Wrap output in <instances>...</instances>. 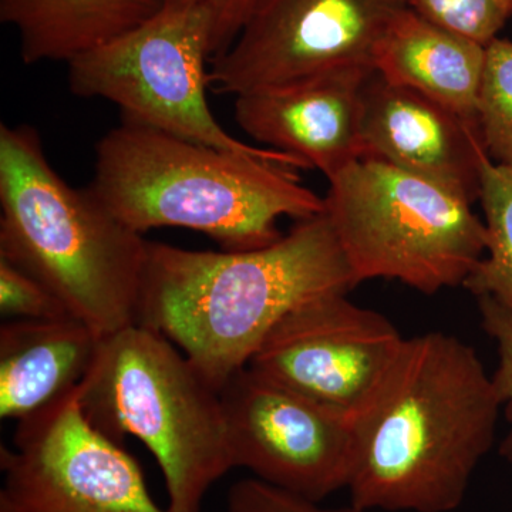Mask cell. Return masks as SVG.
<instances>
[{"instance_id":"obj_14","label":"cell","mask_w":512,"mask_h":512,"mask_svg":"<svg viewBox=\"0 0 512 512\" xmlns=\"http://www.w3.org/2000/svg\"><path fill=\"white\" fill-rule=\"evenodd\" d=\"M101 338L82 320L15 319L0 328V416L25 420L82 386Z\"/></svg>"},{"instance_id":"obj_16","label":"cell","mask_w":512,"mask_h":512,"mask_svg":"<svg viewBox=\"0 0 512 512\" xmlns=\"http://www.w3.org/2000/svg\"><path fill=\"white\" fill-rule=\"evenodd\" d=\"M165 0H0V22L18 32L26 64L66 62L156 18Z\"/></svg>"},{"instance_id":"obj_5","label":"cell","mask_w":512,"mask_h":512,"mask_svg":"<svg viewBox=\"0 0 512 512\" xmlns=\"http://www.w3.org/2000/svg\"><path fill=\"white\" fill-rule=\"evenodd\" d=\"M80 406L104 436L116 443L133 436L150 450L173 512H201L211 485L234 468L220 390L140 323L101 339Z\"/></svg>"},{"instance_id":"obj_9","label":"cell","mask_w":512,"mask_h":512,"mask_svg":"<svg viewBox=\"0 0 512 512\" xmlns=\"http://www.w3.org/2000/svg\"><path fill=\"white\" fill-rule=\"evenodd\" d=\"M404 8L407 0H262L211 60L210 87L237 97L346 67L375 69L377 45Z\"/></svg>"},{"instance_id":"obj_17","label":"cell","mask_w":512,"mask_h":512,"mask_svg":"<svg viewBox=\"0 0 512 512\" xmlns=\"http://www.w3.org/2000/svg\"><path fill=\"white\" fill-rule=\"evenodd\" d=\"M478 201L484 211L487 251L464 288L477 299H494L512 315V170L488 160Z\"/></svg>"},{"instance_id":"obj_18","label":"cell","mask_w":512,"mask_h":512,"mask_svg":"<svg viewBox=\"0 0 512 512\" xmlns=\"http://www.w3.org/2000/svg\"><path fill=\"white\" fill-rule=\"evenodd\" d=\"M478 124L485 151L494 164L512 170V42L495 39L487 46Z\"/></svg>"},{"instance_id":"obj_11","label":"cell","mask_w":512,"mask_h":512,"mask_svg":"<svg viewBox=\"0 0 512 512\" xmlns=\"http://www.w3.org/2000/svg\"><path fill=\"white\" fill-rule=\"evenodd\" d=\"M348 293L305 303L272 329L249 367L349 421L379 389L404 339Z\"/></svg>"},{"instance_id":"obj_12","label":"cell","mask_w":512,"mask_h":512,"mask_svg":"<svg viewBox=\"0 0 512 512\" xmlns=\"http://www.w3.org/2000/svg\"><path fill=\"white\" fill-rule=\"evenodd\" d=\"M375 73L346 67L235 97L242 131L326 178L363 157V90Z\"/></svg>"},{"instance_id":"obj_19","label":"cell","mask_w":512,"mask_h":512,"mask_svg":"<svg viewBox=\"0 0 512 512\" xmlns=\"http://www.w3.org/2000/svg\"><path fill=\"white\" fill-rule=\"evenodd\" d=\"M407 8L484 47L498 39L512 16V0H407Z\"/></svg>"},{"instance_id":"obj_6","label":"cell","mask_w":512,"mask_h":512,"mask_svg":"<svg viewBox=\"0 0 512 512\" xmlns=\"http://www.w3.org/2000/svg\"><path fill=\"white\" fill-rule=\"evenodd\" d=\"M325 207L357 285L392 279L434 295L464 286L487 251L473 202L380 158L329 178Z\"/></svg>"},{"instance_id":"obj_2","label":"cell","mask_w":512,"mask_h":512,"mask_svg":"<svg viewBox=\"0 0 512 512\" xmlns=\"http://www.w3.org/2000/svg\"><path fill=\"white\" fill-rule=\"evenodd\" d=\"M355 286L323 211L262 248L192 251L148 242L137 323L173 342L221 390L285 316Z\"/></svg>"},{"instance_id":"obj_1","label":"cell","mask_w":512,"mask_h":512,"mask_svg":"<svg viewBox=\"0 0 512 512\" xmlns=\"http://www.w3.org/2000/svg\"><path fill=\"white\" fill-rule=\"evenodd\" d=\"M501 407L476 349L443 332L404 339L379 389L350 420V505L457 510L493 447Z\"/></svg>"},{"instance_id":"obj_8","label":"cell","mask_w":512,"mask_h":512,"mask_svg":"<svg viewBox=\"0 0 512 512\" xmlns=\"http://www.w3.org/2000/svg\"><path fill=\"white\" fill-rule=\"evenodd\" d=\"M0 467V512H173L153 500L137 461L86 419L80 386L18 421Z\"/></svg>"},{"instance_id":"obj_20","label":"cell","mask_w":512,"mask_h":512,"mask_svg":"<svg viewBox=\"0 0 512 512\" xmlns=\"http://www.w3.org/2000/svg\"><path fill=\"white\" fill-rule=\"evenodd\" d=\"M0 312L15 319H59L70 315L45 284L0 258Z\"/></svg>"},{"instance_id":"obj_7","label":"cell","mask_w":512,"mask_h":512,"mask_svg":"<svg viewBox=\"0 0 512 512\" xmlns=\"http://www.w3.org/2000/svg\"><path fill=\"white\" fill-rule=\"evenodd\" d=\"M211 26L201 10L164 8L140 28L72 60L69 87L116 104L123 120L241 154L309 170L298 158L231 136L208 106Z\"/></svg>"},{"instance_id":"obj_3","label":"cell","mask_w":512,"mask_h":512,"mask_svg":"<svg viewBox=\"0 0 512 512\" xmlns=\"http://www.w3.org/2000/svg\"><path fill=\"white\" fill-rule=\"evenodd\" d=\"M296 168L241 156L123 120L96 147L90 190L119 220L144 234L156 228L202 232L228 251L272 244L278 220L325 211Z\"/></svg>"},{"instance_id":"obj_10","label":"cell","mask_w":512,"mask_h":512,"mask_svg":"<svg viewBox=\"0 0 512 512\" xmlns=\"http://www.w3.org/2000/svg\"><path fill=\"white\" fill-rule=\"evenodd\" d=\"M234 468L313 503L348 487L346 417L245 367L220 390Z\"/></svg>"},{"instance_id":"obj_15","label":"cell","mask_w":512,"mask_h":512,"mask_svg":"<svg viewBox=\"0 0 512 512\" xmlns=\"http://www.w3.org/2000/svg\"><path fill=\"white\" fill-rule=\"evenodd\" d=\"M485 59L487 47L404 8L377 45L375 69L389 82L426 94L480 127Z\"/></svg>"},{"instance_id":"obj_4","label":"cell","mask_w":512,"mask_h":512,"mask_svg":"<svg viewBox=\"0 0 512 512\" xmlns=\"http://www.w3.org/2000/svg\"><path fill=\"white\" fill-rule=\"evenodd\" d=\"M148 242L57 174L35 128L0 126V258L101 339L137 323Z\"/></svg>"},{"instance_id":"obj_21","label":"cell","mask_w":512,"mask_h":512,"mask_svg":"<svg viewBox=\"0 0 512 512\" xmlns=\"http://www.w3.org/2000/svg\"><path fill=\"white\" fill-rule=\"evenodd\" d=\"M477 301L484 332L497 346L498 365L493 379L507 419L511 423V431L505 437L501 451L512 467V315L500 303L487 296L478 298Z\"/></svg>"},{"instance_id":"obj_23","label":"cell","mask_w":512,"mask_h":512,"mask_svg":"<svg viewBox=\"0 0 512 512\" xmlns=\"http://www.w3.org/2000/svg\"><path fill=\"white\" fill-rule=\"evenodd\" d=\"M261 2L262 0H165L164 8L201 10L208 16L214 59L231 46Z\"/></svg>"},{"instance_id":"obj_22","label":"cell","mask_w":512,"mask_h":512,"mask_svg":"<svg viewBox=\"0 0 512 512\" xmlns=\"http://www.w3.org/2000/svg\"><path fill=\"white\" fill-rule=\"evenodd\" d=\"M228 505L231 512H365L353 505L325 508L320 503L279 490L256 478L235 484L229 491Z\"/></svg>"},{"instance_id":"obj_13","label":"cell","mask_w":512,"mask_h":512,"mask_svg":"<svg viewBox=\"0 0 512 512\" xmlns=\"http://www.w3.org/2000/svg\"><path fill=\"white\" fill-rule=\"evenodd\" d=\"M362 146L363 157L420 175L473 204L480 198L484 165L490 160L480 127L376 70L363 90Z\"/></svg>"}]
</instances>
